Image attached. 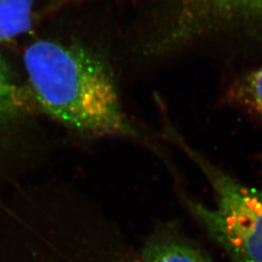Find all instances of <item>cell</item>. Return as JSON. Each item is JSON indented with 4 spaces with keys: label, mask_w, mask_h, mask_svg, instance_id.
Masks as SVG:
<instances>
[{
    "label": "cell",
    "mask_w": 262,
    "mask_h": 262,
    "mask_svg": "<svg viewBox=\"0 0 262 262\" xmlns=\"http://www.w3.org/2000/svg\"><path fill=\"white\" fill-rule=\"evenodd\" d=\"M31 95L40 109L86 137L138 138L108 66L78 45L38 40L25 52Z\"/></svg>",
    "instance_id": "1"
},
{
    "label": "cell",
    "mask_w": 262,
    "mask_h": 262,
    "mask_svg": "<svg viewBox=\"0 0 262 262\" xmlns=\"http://www.w3.org/2000/svg\"><path fill=\"white\" fill-rule=\"evenodd\" d=\"M215 192V206L189 202L210 236L235 262H262V190L197 159Z\"/></svg>",
    "instance_id": "2"
},
{
    "label": "cell",
    "mask_w": 262,
    "mask_h": 262,
    "mask_svg": "<svg viewBox=\"0 0 262 262\" xmlns=\"http://www.w3.org/2000/svg\"><path fill=\"white\" fill-rule=\"evenodd\" d=\"M262 19V0H179L164 43L179 44L223 26Z\"/></svg>",
    "instance_id": "3"
},
{
    "label": "cell",
    "mask_w": 262,
    "mask_h": 262,
    "mask_svg": "<svg viewBox=\"0 0 262 262\" xmlns=\"http://www.w3.org/2000/svg\"><path fill=\"white\" fill-rule=\"evenodd\" d=\"M28 103V92L0 55V137L26 114Z\"/></svg>",
    "instance_id": "4"
},
{
    "label": "cell",
    "mask_w": 262,
    "mask_h": 262,
    "mask_svg": "<svg viewBox=\"0 0 262 262\" xmlns=\"http://www.w3.org/2000/svg\"><path fill=\"white\" fill-rule=\"evenodd\" d=\"M141 262H211L194 246L174 235H158L146 245Z\"/></svg>",
    "instance_id": "5"
},
{
    "label": "cell",
    "mask_w": 262,
    "mask_h": 262,
    "mask_svg": "<svg viewBox=\"0 0 262 262\" xmlns=\"http://www.w3.org/2000/svg\"><path fill=\"white\" fill-rule=\"evenodd\" d=\"M33 0H0V41H9L29 30Z\"/></svg>",
    "instance_id": "6"
},
{
    "label": "cell",
    "mask_w": 262,
    "mask_h": 262,
    "mask_svg": "<svg viewBox=\"0 0 262 262\" xmlns=\"http://www.w3.org/2000/svg\"><path fill=\"white\" fill-rule=\"evenodd\" d=\"M227 97L231 103L262 122V66L237 80L229 90Z\"/></svg>",
    "instance_id": "7"
}]
</instances>
